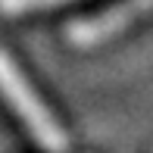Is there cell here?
Here are the masks:
<instances>
[{
	"instance_id": "cell-2",
	"label": "cell",
	"mask_w": 153,
	"mask_h": 153,
	"mask_svg": "<svg viewBox=\"0 0 153 153\" xmlns=\"http://www.w3.org/2000/svg\"><path fill=\"white\" fill-rule=\"evenodd\" d=\"M147 13H153V0H119V3H113L103 13H94V16H88V19L72 22L69 31H66V38H69L72 47H81V50L100 47V44H106V41H113L116 34H122L128 25H134L137 19L147 16Z\"/></svg>"
},
{
	"instance_id": "cell-1",
	"label": "cell",
	"mask_w": 153,
	"mask_h": 153,
	"mask_svg": "<svg viewBox=\"0 0 153 153\" xmlns=\"http://www.w3.org/2000/svg\"><path fill=\"white\" fill-rule=\"evenodd\" d=\"M0 97L6 100V106L22 119L28 128V134L41 144L47 153H66L69 150V134L66 128L56 122V116L44 106L38 94H34L31 81L22 75V69L10 59V53L0 47Z\"/></svg>"
},
{
	"instance_id": "cell-3",
	"label": "cell",
	"mask_w": 153,
	"mask_h": 153,
	"mask_svg": "<svg viewBox=\"0 0 153 153\" xmlns=\"http://www.w3.org/2000/svg\"><path fill=\"white\" fill-rule=\"evenodd\" d=\"M62 3H72V0H0V13L3 16H25V13H38V10H56Z\"/></svg>"
}]
</instances>
